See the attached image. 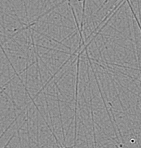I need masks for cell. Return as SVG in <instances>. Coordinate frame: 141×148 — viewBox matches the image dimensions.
<instances>
[]
</instances>
